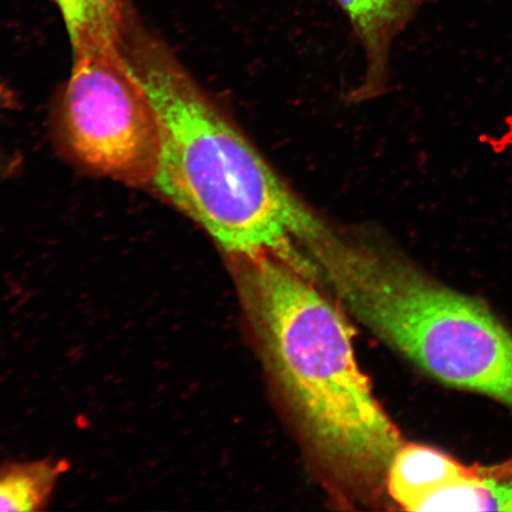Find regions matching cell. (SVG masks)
Here are the masks:
<instances>
[{"instance_id":"obj_1","label":"cell","mask_w":512,"mask_h":512,"mask_svg":"<svg viewBox=\"0 0 512 512\" xmlns=\"http://www.w3.org/2000/svg\"><path fill=\"white\" fill-rule=\"evenodd\" d=\"M275 377L316 453L345 479L387 475L403 445L358 367L348 320L304 255L229 256Z\"/></svg>"},{"instance_id":"obj_2","label":"cell","mask_w":512,"mask_h":512,"mask_svg":"<svg viewBox=\"0 0 512 512\" xmlns=\"http://www.w3.org/2000/svg\"><path fill=\"white\" fill-rule=\"evenodd\" d=\"M127 50L162 130L153 188L206 230L228 258L298 254L299 240L322 216L163 43L136 27Z\"/></svg>"},{"instance_id":"obj_3","label":"cell","mask_w":512,"mask_h":512,"mask_svg":"<svg viewBox=\"0 0 512 512\" xmlns=\"http://www.w3.org/2000/svg\"><path fill=\"white\" fill-rule=\"evenodd\" d=\"M306 253L345 309L390 348L445 386L512 412V332L488 306L330 223Z\"/></svg>"},{"instance_id":"obj_4","label":"cell","mask_w":512,"mask_h":512,"mask_svg":"<svg viewBox=\"0 0 512 512\" xmlns=\"http://www.w3.org/2000/svg\"><path fill=\"white\" fill-rule=\"evenodd\" d=\"M73 53L63 114L75 156L115 181L153 187L162 157V130L127 44Z\"/></svg>"},{"instance_id":"obj_5","label":"cell","mask_w":512,"mask_h":512,"mask_svg":"<svg viewBox=\"0 0 512 512\" xmlns=\"http://www.w3.org/2000/svg\"><path fill=\"white\" fill-rule=\"evenodd\" d=\"M349 19L367 57L366 78L355 96L379 95L388 80L390 49L418 11L432 0H335Z\"/></svg>"},{"instance_id":"obj_6","label":"cell","mask_w":512,"mask_h":512,"mask_svg":"<svg viewBox=\"0 0 512 512\" xmlns=\"http://www.w3.org/2000/svg\"><path fill=\"white\" fill-rule=\"evenodd\" d=\"M473 469L435 448L403 444L388 467L389 494L403 509L418 512L428 497Z\"/></svg>"},{"instance_id":"obj_7","label":"cell","mask_w":512,"mask_h":512,"mask_svg":"<svg viewBox=\"0 0 512 512\" xmlns=\"http://www.w3.org/2000/svg\"><path fill=\"white\" fill-rule=\"evenodd\" d=\"M59 10L73 51L125 46L134 27L126 0H51Z\"/></svg>"},{"instance_id":"obj_8","label":"cell","mask_w":512,"mask_h":512,"mask_svg":"<svg viewBox=\"0 0 512 512\" xmlns=\"http://www.w3.org/2000/svg\"><path fill=\"white\" fill-rule=\"evenodd\" d=\"M427 511H512V463L477 467L420 505Z\"/></svg>"},{"instance_id":"obj_9","label":"cell","mask_w":512,"mask_h":512,"mask_svg":"<svg viewBox=\"0 0 512 512\" xmlns=\"http://www.w3.org/2000/svg\"><path fill=\"white\" fill-rule=\"evenodd\" d=\"M67 464L44 459L0 467V511L32 512L47 508Z\"/></svg>"}]
</instances>
